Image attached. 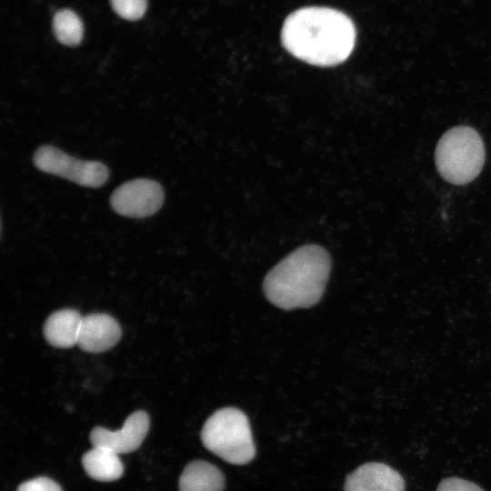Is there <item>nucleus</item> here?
Instances as JSON below:
<instances>
[{
	"instance_id": "f257e3e1",
	"label": "nucleus",
	"mask_w": 491,
	"mask_h": 491,
	"mask_svg": "<svg viewBox=\"0 0 491 491\" xmlns=\"http://www.w3.org/2000/svg\"><path fill=\"white\" fill-rule=\"evenodd\" d=\"M356 28L344 13L308 6L291 13L281 31L283 46L295 57L316 66H334L346 61L356 44Z\"/></svg>"
},
{
	"instance_id": "f03ea898",
	"label": "nucleus",
	"mask_w": 491,
	"mask_h": 491,
	"mask_svg": "<svg viewBox=\"0 0 491 491\" xmlns=\"http://www.w3.org/2000/svg\"><path fill=\"white\" fill-rule=\"evenodd\" d=\"M330 268L326 249L316 245L303 246L268 272L263 283L264 293L283 309L309 307L321 298Z\"/></svg>"
},
{
	"instance_id": "7ed1b4c3",
	"label": "nucleus",
	"mask_w": 491,
	"mask_h": 491,
	"mask_svg": "<svg viewBox=\"0 0 491 491\" xmlns=\"http://www.w3.org/2000/svg\"><path fill=\"white\" fill-rule=\"evenodd\" d=\"M486 158L483 140L472 127L460 125L439 139L435 161L439 175L453 185H465L480 173Z\"/></svg>"
},
{
	"instance_id": "20e7f679",
	"label": "nucleus",
	"mask_w": 491,
	"mask_h": 491,
	"mask_svg": "<svg viewBox=\"0 0 491 491\" xmlns=\"http://www.w3.org/2000/svg\"><path fill=\"white\" fill-rule=\"evenodd\" d=\"M201 440L205 448L234 465L247 464L256 454L248 418L235 407L215 411L204 424Z\"/></svg>"
},
{
	"instance_id": "39448f33",
	"label": "nucleus",
	"mask_w": 491,
	"mask_h": 491,
	"mask_svg": "<svg viewBox=\"0 0 491 491\" xmlns=\"http://www.w3.org/2000/svg\"><path fill=\"white\" fill-rule=\"evenodd\" d=\"M33 160L39 170L62 176L83 186L99 187L109 176L108 168L104 164L79 160L52 145L40 146Z\"/></svg>"
},
{
	"instance_id": "423d86ee",
	"label": "nucleus",
	"mask_w": 491,
	"mask_h": 491,
	"mask_svg": "<svg viewBox=\"0 0 491 491\" xmlns=\"http://www.w3.org/2000/svg\"><path fill=\"white\" fill-rule=\"evenodd\" d=\"M160 184L149 179L128 181L111 195L112 208L119 215L133 218L147 217L156 213L164 202Z\"/></svg>"
},
{
	"instance_id": "0eeeda50",
	"label": "nucleus",
	"mask_w": 491,
	"mask_h": 491,
	"mask_svg": "<svg viewBox=\"0 0 491 491\" xmlns=\"http://www.w3.org/2000/svg\"><path fill=\"white\" fill-rule=\"evenodd\" d=\"M149 416L144 411H135L127 416L121 429L111 431L96 426L90 433L93 446H103L115 453L127 454L137 449L149 428Z\"/></svg>"
},
{
	"instance_id": "6e6552de",
	"label": "nucleus",
	"mask_w": 491,
	"mask_h": 491,
	"mask_svg": "<svg viewBox=\"0 0 491 491\" xmlns=\"http://www.w3.org/2000/svg\"><path fill=\"white\" fill-rule=\"evenodd\" d=\"M121 334L119 324L111 316L89 314L82 318L77 346L85 352H104L119 341Z\"/></svg>"
},
{
	"instance_id": "1a4fd4ad",
	"label": "nucleus",
	"mask_w": 491,
	"mask_h": 491,
	"mask_svg": "<svg viewBox=\"0 0 491 491\" xmlns=\"http://www.w3.org/2000/svg\"><path fill=\"white\" fill-rule=\"evenodd\" d=\"M345 491H404L401 475L383 463H366L347 476Z\"/></svg>"
},
{
	"instance_id": "9d476101",
	"label": "nucleus",
	"mask_w": 491,
	"mask_h": 491,
	"mask_svg": "<svg viewBox=\"0 0 491 491\" xmlns=\"http://www.w3.org/2000/svg\"><path fill=\"white\" fill-rule=\"evenodd\" d=\"M82 318L74 309H62L53 313L44 325L46 341L58 348L77 345Z\"/></svg>"
},
{
	"instance_id": "9b49d317",
	"label": "nucleus",
	"mask_w": 491,
	"mask_h": 491,
	"mask_svg": "<svg viewBox=\"0 0 491 491\" xmlns=\"http://www.w3.org/2000/svg\"><path fill=\"white\" fill-rule=\"evenodd\" d=\"M224 487L223 473L202 460L189 463L179 478V491H223Z\"/></svg>"
},
{
	"instance_id": "f8f14e48",
	"label": "nucleus",
	"mask_w": 491,
	"mask_h": 491,
	"mask_svg": "<svg viewBox=\"0 0 491 491\" xmlns=\"http://www.w3.org/2000/svg\"><path fill=\"white\" fill-rule=\"evenodd\" d=\"M82 465L86 474L97 481L116 480L124 472L118 454L103 446H93L85 453L82 456Z\"/></svg>"
},
{
	"instance_id": "ddd939ff",
	"label": "nucleus",
	"mask_w": 491,
	"mask_h": 491,
	"mask_svg": "<svg viewBox=\"0 0 491 491\" xmlns=\"http://www.w3.org/2000/svg\"><path fill=\"white\" fill-rule=\"evenodd\" d=\"M53 30L63 45L75 46L81 43L84 26L79 16L69 9H61L53 18Z\"/></svg>"
},
{
	"instance_id": "4468645a",
	"label": "nucleus",
	"mask_w": 491,
	"mask_h": 491,
	"mask_svg": "<svg viewBox=\"0 0 491 491\" xmlns=\"http://www.w3.org/2000/svg\"><path fill=\"white\" fill-rule=\"evenodd\" d=\"M114 11L127 20L140 19L146 10V0H110Z\"/></svg>"
},
{
	"instance_id": "2eb2a0df",
	"label": "nucleus",
	"mask_w": 491,
	"mask_h": 491,
	"mask_svg": "<svg viewBox=\"0 0 491 491\" xmlns=\"http://www.w3.org/2000/svg\"><path fill=\"white\" fill-rule=\"evenodd\" d=\"M16 491H62V489L54 480L41 476L22 483Z\"/></svg>"
},
{
	"instance_id": "dca6fc26",
	"label": "nucleus",
	"mask_w": 491,
	"mask_h": 491,
	"mask_svg": "<svg viewBox=\"0 0 491 491\" xmlns=\"http://www.w3.org/2000/svg\"><path fill=\"white\" fill-rule=\"evenodd\" d=\"M436 491H483V489L467 480L449 477L440 482Z\"/></svg>"
}]
</instances>
